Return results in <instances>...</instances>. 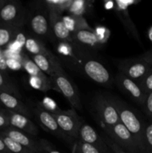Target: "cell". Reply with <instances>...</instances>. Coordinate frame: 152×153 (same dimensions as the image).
<instances>
[{"mask_svg": "<svg viewBox=\"0 0 152 153\" xmlns=\"http://www.w3.org/2000/svg\"><path fill=\"white\" fill-rule=\"evenodd\" d=\"M7 70L8 68L7 65V58L2 49H0V71L7 75Z\"/></svg>", "mask_w": 152, "mask_h": 153, "instance_id": "obj_38", "label": "cell"}, {"mask_svg": "<svg viewBox=\"0 0 152 153\" xmlns=\"http://www.w3.org/2000/svg\"><path fill=\"white\" fill-rule=\"evenodd\" d=\"M0 137L2 139L7 150L10 153H35L12 140L11 138L3 134L1 131H0Z\"/></svg>", "mask_w": 152, "mask_h": 153, "instance_id": "obj_27", "label": "cell"}, {"mask_svg": "<svg viewBox=\"0 0 152 153\" xmlns=\"http://www.w3.org/2000/svg\"><path fill=\"white\" fill-rule=\"evenodd\" d=\"M73 153H102L98 149L84 143L80 140H76L73 146Z\"/></svg>", "mask_w": 152, "mask_h": 153, "instance_id": "obj_30", "label": "cell"}, {"mask_svg": "<svg viewBox=\"0 0 152 153\" xmlns=\"http://www.w3.org/2000/svg\"><path fill=\"white\" fill-rule=\"evenodd\" d=\"M139 85L146 94L152 92V66Z\"/></svg>", "mask_w": 152, "mask_h": 153, "instance_id": "obj_31", "label": "cell"}, {"mask_svg": "<svg viewBox=\"0 0 152 153\" xmlns=\"http://www.w3.org/2000/svg\"><path fill=\"white\" fill-rule=\"evenodd\" d=\"M72 38L75 45H80L83 47L96 49L100 48L102 44L97 37L94 29L80 30L73 33Z\"/></svg>", "mask_w": 152, "mask_h": 153, "instance_id": "obj_18", "label": "cell"}, {"mask_svg": "<svg viewBox=\"0 0 152 153\" xmlns=\"http://www.w3.org/2000/svg\"><path fill=\"white\" fill-rule=\"evenodd\" d=\"M50 79L52 88L59 91L68 100L72 108L81 111L82 104L77 86L64 72L60 62L56 65L55 73Z\"/></svg>", "mask_w": 152, "mask_h": 153, "instance_id": "obj_2", "label": "cell"}, {"mask_svg": "<svg viewBox=\"0 0 152 153\" xmlns=\"http://www.w3.org/2000/svg\"><path fill=\"white\" fill-rule=\"evenodd\" d=\"M25 20L26 11L22 3L16 0H5L0 8V22L23 26Z\"/></svg>", "mask_w": 152, "mask_h": 153, "instance_id": "obj_8", "label": "cell"}, {"mask_svg": "<svg viewBox=\"0 0 152 153\" xmlns=\"http://www.w3.org/2000/svg\"><path fill=\"white\" fill-rule=\"evenodd\" d=\"M84 143L92 145V146L98 149L102 153H113L107 143L103 140L102 137L98 134L95 129L90 125L86 123L82 124L79 130L78 139Z\"/></svg>", "mask_w": 152, "mask_h": 153, "instance_id": "obj_12", "label": "cell"}, {"mask_svg": "<svg viewBox=\"0 0 152 153\" xmlns=\"http://www.w3.org/2000/svg\"><path fill=\"white\" fill-rule=\"evenodd\" d=\"M114 83L119 89L134 102L142 107L147 97L140 85L135 81L129 79L122 73L118 72L114 78Z\"/></svg>", "mask_w": 152, "mask_h": 153, "instance_id": "obj_9", "label": "cell"}, {"mask_svg": "<svg viewBox=\"0 0 152 153\" xmlns=\"http://www.w3.org/2000/svg\"><path fill=\"white\" fill-rule=\"evenodd\" d=\"M139 1H120V0H116L114 1V4H113V10L115 12L116 16H118L122 23L126 28L127 31L139 42L141 43L140 40L139 34L137 28L136 27L135 24L131 19V16H130L129 6L131 4H137Z\"/></svg>", "mask_w": 152, "mask_h": 153, "instance_id": "obj_11", "label": "cell"}, {"mask_svg": "<svg viewBox=\"0 0 152 153\" xmlns=\"http://www.w3.org/2000/svg\"><path fill=\"white\" fill-rule=\"evenodd\" d=\"M23 26L10 25L0 22V49L7 46L17 37Z\"/></svg>", "mask_w": 152, "mask_h": 153, "instance_id": "obj_21", "label": "cell"}, {"mask_svg": "<svg viewBox=\"0 0 152 153\" xmlns=\"http://www.w3.org/2000/svg\"><path fill=\"white\" fill-rule=\"evenodd\" d=\"M95 34H96L97 37L98 38V40H100V42L101 43V44H104L107 42V39H108L109 36H110V31H108V29L105 28V27H103L99 25V26H97L96 28L94 29Z\"/></svg>", "mask_w": 152, "mask_h": 153, "instance_id": "obj_33", "label": "cell"}, {"mask_svg": "<svg viewBox=\"0 0 152 153\" xmlns=\"http://www.w3.org/2000/svg\"><path fill=\"white\" fill-rule=\"evenodd\" d=\"M148 37L149 40H150L152 44V26H151L148 30Z\"/></svg>", "mask_w": 152, "mask_h": 153, "instance_id": "obj_42", "label": "cell"}, {"mask_svg": "<svg viewBox=\"0 0 152 153\" xmlns=\"http://www.w3.org/2000/svg\"><path fill=\"white\" fill-rule=\"evenodd\" d=\"M7 65L8 70H19L22 68V62L17 59L14 58H7Z\"/></svg>", "mask_w": 152, "mask_h": 153, "instance_id": "obj_37", "label": "cell"}, {"mask_svg": "<svg viewBox=\"0 0 152 153\" xmlns=\"http://www.w3.org/2000/svg\"><path fill=\"white\" fill-rule=\"evenodd\" d=\"M151 64L139 56L121 60L118 63L119 73L139 83L151 67Z\"/></svg>", "mask_w": 152, "mask_h": 153, "instance_id": "obj_6", "label": "cell"}, {"mask_svg": "<svg viewBox=\"0 0 152 153\" xmlns=\"http://www.w3.org/2000/svg\"><path fill=\"white\" fill-rule=\"evenodd\" d=\"M101 137H102L103 140H104V142L107 143V145L108 146V147L110 148V149L113 153H130L127 152V151L124 150V149H122L121 147H119L116 143H115L114 142H113L110 137H107L104 133Z\"/></svg>", "mask_w": 152, "mask_h": 153, "instance_id": "obj_35", "label": "cell"}, {"mask_svg": "<svg viewBox=\"0 0 152 153\" xmlns=\"http://www.w3.org/2000/svg\"><path fill=\"white\" fill-rule=\"evenodd\" d=\"M4 1H5V0H0V8H1V6L3 5V4L4 3Z\"/></svg>", "mask_w": 152, "mask_h": 153, "instance_id": "obj_43", "label": "cell"}, {"mask_svg": "<svg viewBox=\"0 0 152 153\" xmlns=\"http://www.w3.org/2000/svg\"><path fill=\"white\" fill-rule=\"evenodd\" d=\"M22 69L26 72L29 76L33 77H39L41 79H48L49 78L47 75L41 71L39 67L34 64V61L31 59L29 56L26 54H23V58L22 60Z\"/></svg>", "mask_w": 152, "mask_h": 153, "instance_id": "obj_24", "label": "cell"}, {"mask_svg": "<svg viewBox=\"0 0 152 153\" xmlns=\"http://www.w3.org/2000/svg\"><path fill=\"white\" fill-rule=\"evenodd\" d=\"M0 91L9 93L20 99V94L17 87L9 79L7 75L0 71Z\"/></svg>", "mask_w": 152, "mask_h": 153, "instance_id": "obj_26", "label": "cell"}, {"mask_svg": "<svg viewBox=\"0 0 152 153\" xmlns=\"http://www.w3.org/2000/svg\"><path fill=\"white\" fill-rule=\"evenodd\" d=\"M93 105L102 128L113 126L120 122L114 97L105 94H98L95 97Z\"/></svg>", "mask_w": 152, "mask_h": 153, "instance_id": "obj_3", "label": "cell"}, {"mask_svg": "<svg viewBox=\"0 0 152 153\" xmlns=\"http://www.w3.org/2000/svg\"><path fill=\"white\" fill-rule=\"evenodd\" d=\"M39 142L42 153H61L52 145V143L46 139H40Z\"/></svg>", "mask_w": 152, "mask_h": 153, "instance_id": "obj_34", "label": "cell"}, {"mask_svg": "<svg viewBox=\"0 0 152 153\" xmlns=\"http://www.w3.org/2000/svg\"><path fill=\"white\" fill-rule=\"evenodd\" d=\"M9 121L7 115H6L4 109H0V128L1 130L9 127Z\"/></svg>", "mask_w": 152, "mask_h": 153, "instance_id": "obj_39", "label": "cell"}, {"mask_svg": "<svg viewBox=\"0 0 152 153\" xmlns=\"http://www.w3.org/2000/svg\"><path fill=\"white\" fill-rule=\"evenodd\" d=\"M80 62L82 71L89 79L103 87L111 88L114 79L101 63L92 58H82Z\"/></svg>", "mask_w": 152, "mask_h": 153, "instance_id": "obj_4", "label": "cell"}, {"mask_svg": "<svg viewBox=\"0 0 152 153\" xmlns=\"http://www.w3.org/2000/svg\"><path fill=\"white\" fill-rule=\"evenodd\" d=\"M29 55H44L46 56H53V54L45 46L44 43L38 38L33 36L25 37L23 46Z\"/></svg>", "mask_w": 152, "mask_h": 153, "instance_id": "obj_20", "label": "cell"}, {"mask_svg": "<svg viewBox=\"0 0 152 153\" xmlns=\"http://www.w3.org/2000/svg\"><path fill=\"white\" fill-rule=\"evenodd\" d=\"M102 129L107 137L124 150L130 153H139L135 138L120 122L113 126L103 127Z\"/></svg>", "mask_w": 152, "mask_h": 153, "instance_id": "obj_5", "label": "cell"}, {"mask_svg": "<svg viewBox=\"0 0 152 153\" xmlns=\"http://www.w3.org/2000/svg\"><path fill=\"white\" fill-rule=\"evenodd\" d=\"M140 57L142 58L143 59L145 60L147 62H148L149 64H151L152 65V48L151 49H149L148 51L145 52V53L142 54L140 55Z\"/></svg>", "mask_w": 152, "mask_h": 153, "instance_id": "obj_40", "label": "cell"}, {"mask_svg": "<svg viewBox=\"0 0 152 153\" xmlns=\"http://www.w3.org/2000/svg\"><path fill=\"white\" fill-rule=\"evenodd\" d=\"M142 108H143L145 115L148 118V120L152 121V92L147 94L146 100Z\"/></svg>", "mask_w": 152, "mask_h": 153, "instance_id": "obj_36", "label": "cell"}, {"mask_svg": "<svg viewBox=\"0 0 152 153\" xmlns=\"http://www.w3.org/2000/svg\"><path fill=\"white\" fill-rule=\"evenodd\" d=\"M0 105L6 110L25 115L29 118L32 117V112L29 108L19 98L9 93L0 91Z\"/></svg>", "mask_w": 152, "mask_h": 153, "instance_id": "obj_17", "label": "cell"}, {"mask_svg": "<svg viewBox=\"0 0 152 153\" xmlns=\"http://www.w3.org/2000/svg\"><path fill=\"white\" fill-rule=\"evenodd\" d=\"M28 83L32 88L43 92H47L52 89V84L50 78L41 79L39 77L29 76Z\"/></svg>", "mask_w": 152, "mask_h": 153, "instance_id": "obj_28", "label": "cell"}, {"mask_svg": "<svg viewBox=\"0 0 152 153\" xmlns=\"http://www.w3.org/2000/svg\"><path fill=\"white\" fill-rule=\"evenodd\" d=\"M72 1V0H43L41 2L48 13L62 15L63 12H67Z\"/></svg>", "mask_w": 152, "mask_h": 153, "instance_id": "obj_23", "label": "cell"}, {"mask_svg": "<svg viewBox=\"0 0 152 153\" xmlns=\"http://www.w3.org/2000/svg\"><path fill=\"white\" fill-rule=\"evenodd\" d=\"M53 115L61 129L67 136L75 140L78 139L79 130L83 122L74 108L66 111L60 109Z\"/></svg>", "mask_w": 152, "mask_h": 153, "instance_id": "obj_7", "label": "cell"}, {"mask_svg": "<svg viewBox=\"0 0 152 153\" xmlns=\"http://www.w3.org/2000/svg\"><path fill=\"white\" fill-rule=\"evenodd\" d=\"M0 153H10L1 137H0Z\"/></svg>", "mask_w": 152, "mask_h": 153, "instance_id": "obj_41", "label": "cell"}, {"mask_svg": "<svg viewBox=\"0 0 152 153\" xmlns=\"http://www.w3.org/2000/svg\"><path fill=\"white\" fill-rule=\"evenodd\" d=\"M50 28L55 38L61 43H68L75 44L72 34L67 29L63 20V16L57 13H49Z\"/></svg>", "mask_w": 152, "mask_h": 153, "instance_id": "obj_16", "label": "cell"}, {"mask_svg": "<svg viewBox=\"0 0 152 153\" xmlns=\"http://www.w3.org/2000/svg\"><path fill=\"white\" fill-rule=\"evenodd\" d=\"M29 25L32 32L38 37H48L52 32L48 11L38 10L32 13L29 18Z\"/></svg>", "mask_w": 152, "mask_h": 153, "instance_id": "obj_15", "label": "cell"}, {"mask_svg": "<svg viewBox=\"0 0 152 153\" xmlns=\"http://www.w3.org/2000/svg\"><path fill=\"white\" fill-rule=\"evenodd\" d=\"M34 114L38 119L41 126L46 131L55 136L58 138L61 139L68 143H73L75 140L67 136L58 126L55 117L50 112L47 111L41 107L40 105H37L34 108Z\"/></svg>", "mask_w": 152, "mask_h": 153, "instance_id": "obj_10", "label": "cell"}, {"mask_svg": "<svg viewBox=\"0 0 152 153\" xmlns=\"http://www.w3.org/2000/svg\"><path fill=\"white\" fill-rule=\"evenodd\" d=\"M63 20L67 29L70 31L72 34L76 31H80V30L93 29L89 26L86 19L83 16L67 14L66 16H63Z\"/></svg>", "mask_w": 152, "mask_h": 153, "instance_id": "obj_22", "label": "cell"}, {"mask_svg": "<svg viewBox=\"0 0 152 153\" xmlns=\"http://www.w3.org/2000/svg\"><path fill=\"white\" fill-rule=\"evenodd\" d=\"M39 105H40L43 108H44L45 110L52 113V114L57 113V112L60 110V108H58V106L57 105L55 102L53 100H52V99L48 98V97L44 98L43 102H40Z\"/></svg>", "mask_w": 152, "mask_h": 153, "instance_id": "obj_32", "label": "cell"}, {"mask_svg": "<svg viewBox=\"0 0 152 153\" xmlns=\"http://www.w3.org/2000/svg\"><path fill=\"white\" fill-rule=\"evenodd\" d=\"M0 107H1V105H0Z\"/></svg>", "mask_w": 152, "mask_h": 153, "instance_id": "obj_44", "label": "cell"}, {"mask_svg": "<svg viewBox=\"0 0 152 153\" xmlns=\"http://www.w3.org/2000/svg\"><path fill=\"white\" fill-rule=\"evenodd\" d=\"M114 102L119 112L120 123L123 124L134 136L140 153L147 123L145 122L140 115L126 102L117 98H114Z\"/></svg>", "mask_w": 152, "mask_h": 153, "instance_id": "obj_1", "label": "cell"}, {"mask_svg": "<svg viewBox=\"0 0 152 153\" xmlns=\"http://www.w3.org/2000/svg\"><path fill=\"white\" fill-rule=\"evenodd\" d=\"M92 1L87 0H72L67 13L68 14L74 16H83L92 7Z\"/></svg>", "mask_w": 152, "mask_h": 153, "instance_id": "obj_25", "label": "cell"}, {"mask_svg": "<svg viewBox=\"0 0 152 153\" xmlns=\"http://www.w3.org/2000/svg\"><path fill=\"white\" fill-rule=\"evenodd\" d=\"M140 153H152V121L148 120L146 123L144 140Z\"/></svg>", "mask_w": 152, "mask_h": 153, "instance_id": "obj_29", "label": "cell"}, {"mask_svg": "<svg viewBox=\"0 0 152 153\" xmlns=\"http://www.w3.org/2000/svg\"><path fill=\"white\" fill-rule=\"evenodd\" d=\"M0 131L29 150L35 153H42L40 142L39 140H35L33 136L10 126L0 130Z\"/></svg>", "mask_w": 152, "mask_h": 153, "instance_id": "obj_13", "label": "cell"}, {"mask_svg": "<svg viewBox=\"0 0 152 153\" xmlns=\"http://www.w3.org/2000/svg\"><path fill=\"white\" fill-rule=\"evenodd\" d=\"M6 115L8 118L9 126L10 127L19 129L20 131L27 133L29 135L37 136L39 133L37 126L31 120L29 117L21 114L4 109Z\"/></svg>", "mask_w": 152, "mask_h": 153, "instance_id": "obj_14", "label": "cell"}, {"mask_svg": "<svg viewBox=\"0 0 152 153\" xmlns=\"http://www.w3.org/2000/svg\"><path fill=\"white\" fill-rule=\"evenodd\" d=\"M30 58L40 70L49 78L55 73L56 65L59 61L56 56H46L44 55H30Z\"/></svg>", "mask_w": 152, "mask_h": 153, "instance_id": "obj_19", "label": "cell"}]
</instances>
